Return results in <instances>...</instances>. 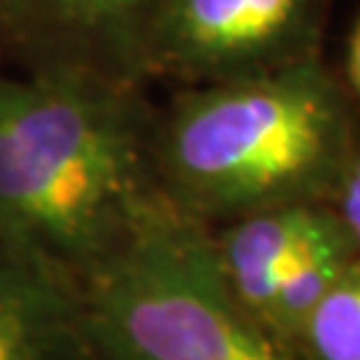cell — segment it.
Here are the masks:
<instances>
[{"mask_svg":"<svg viewBox=\"0 0 360 360\" xmlns=\"http://www.w3.org/2000/svg\"><path fill=\"white\" fill-rule=\"evenodd\" d=\"M339 75H342L349 94L355 96V102L360 104V11L355 16L352 30H349L347 51H345V70Z\"/></svg>","mask_w":360,"mask_h":360,"instance_id":"cell-10","label":"cell"},{"mask_svg":"<svg viewBox=\"0 0 360 360\" xmlns=\"http://www.w3.org/2000/svg\"><path fill=\"white\" fill-rule=\"evenodd\" d=\"M155 117L131 77L0 75V243L77 291L160 198Z\"/></svg>","mask_w":360,"mask_h":360,"instance_id":"cell-1","label":"cell"},{"mask_svg":"<svg viewBox=\"0 0 360 360\" xmlns=\"http://www.w3.org/2000/svg\"><path fill=\"white\" fill-rule=\"evenodd\" d=\"M155 0H0V25L30 65L89 67L131 80ZM147 86V83H144Z\"/></svg>","mask_w":360,"mask_h":360,"instance_id":"cell-5","label":"cell"},{"mask_svg":"<svg viewBox=\"0 0 360 360\" xmlns=\"http://www.w3.org/2000/svg\"><path fill=\"white\" fill-rule=\"evenodd\" d=\"M323 208L326 203L267 208L208 227L214 262L227 291L264 331L285 270L318 224Z\"/></svg>","mask_w":360,"mask_h":360,"instance_id":"cell-7","label":"cell"},{"mask_svg":"<svg viewBox=\"0 0 360 360\" xmlns=\"http://www.w3.org/2000/svg\"><path fill=\"white\" fill-rule=\"evenodd\" d=\"M77 296L96 360H302L232 299L208 227L163 195Z\"/></svg>","mask_w":360,"mask_h":360,"instance_id":"cell-3","label":"cell"},{"mask_svg":"<svg viewBox=\"0 0 360 360\" xmlns=\"http://www.w3.org/2000/svg\"><path fill=\"white\" fill-rule=\"evenodd\" d=\"M328 206L342 221L355 251L360 254V147L352 153L347 166L342 168L334 193L328 198Z\"/></svg>","mask_w":360,"mask_h":360,"instance_id":"cell-9","label":"cell"},{"mask_svg":"<svg viewBox=\"0 0 360 360\" xmlns=\"http://www.w3.org/2000/svg\"><path fill=\"white\" fill-rule=\"evenodd\" d=\"M296 352L302 360H360V254L309 312Z\"/></svg>","mask_w":360,"mask_h":360,"instance_id":"cell-8","label":"cell"},{"mask_svg":"<svg viewBox=\"0 0 360 360\" xmlns=\"http://www.w3.org/2000/svg\"><path fill=\"white\" fill-rule=\"evenodd\" d=\"M0 360H96L75 288L3 243Z\"/></svg>","mask_w":360,"mask_h":360,"instance_id":"cell-6","label":"cell"},{"mask_svg":"<svg viewBox=\"0 0 360 360\" xmlns=\"http://www.w3.org/2000/svg\"><path fill=\"white\" fill-rule=\"evenodd\" d=\"M328 13L331 0H155L136 72L195 89L321 59Z\"/></svg>","mask_w":360,"mask_h":360,"instance_id":"cell-4","label":"cell"},{"mask_svg":"<svg viewBox=\"0 0 360 360\" xmlns=\"http://www.w3.org/2000/svg\"><path fill=\"white\" fill-rule=\"evenodd\" d=\"M358 147L360 104L326 56L179 89L155 117L158 190L206 227L328 203Z\"/></svg>","mask_w":360,"mask_h":360,"instance_id":"cell-2","label":"cell"}]
</instances>
